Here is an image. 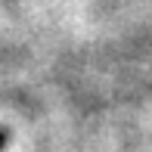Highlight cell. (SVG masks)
I'll return each instance as SVG.
<instances>
[{
  "mask_svg": "<svg viewBox=\"0 0 152 152\" xmlns=\"http://www.w3.org/2000/svg\"><path fill=\"white\" fill-rule=\"evenodd\" d=\"M3 143H6V134H3V130H0V149H3Z\"/></svg>",
  "mask_w": 152,
  "mask_h": 152,
  "instance_id": "obj_1",
  "label": "cell"
}]
</instances>
